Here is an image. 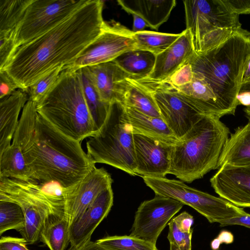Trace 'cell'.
Segmentation results:
<instances>
[{
  "label": "cell",
  "instance_id": "17",
  "mask_svg": "<svg viewBox=\"0 0 250 250\" xmlns=\"http://www.w3.org/2000/svg\"><path fill=\"white\" fill-rule=\"evenodd\" d=\"M218 169L210 179L215 192L238 207L250 208V163L225 165Z\"/></svg>",
  "mask_w": 250,
  "mask_h": 250
},
{
  "label": "cell",
  "instance_id": "3",
  "mask_svg": "<svg viewBox=\"0 0 250 250\" xmlns=\"http://www.w3.org/2000/svg\"><path fill=\"white\" fill-rule=\"evenodd\" d=\"M250 56V32L242 28L208 51L193 52L188 60L194 74L214 94L224 115H234L243 71Z\"/></svg>",
  "mask_w": 250,
  "mask_h": 250
},
{
  "label": "cell",
  "instance_id": "16",
  "mask_svg": "<svg viewBox=\"0 0 250 250\" xmlns=\"http://www.w3.org/2000/svg\"><path fill=\"white\" fill-rule=\"evenodd\" d=\"M136 175L165 178L169 174L172 145L139 134H133Z\"/></svg>",
  "mask_w": 250,
  "mask_h": 250
},
{
  "label": "cell",
  "instance_id": "20",
  "mask_svg": "<svg viewBox=\"0 0 250 250\" xmlns=\"http://www.w3.org/2000/svg\"><path fill=\"white\" fill-rule=\"evenodd\" d=\"M113 203L112 187L103 190L69 228L70 247H75L91 240L95 229L107 216Z\"/></svg>",
  "mask_w": 250,
  "mask_h": 250
},
{
  "label": "cell",
  "instance_id": "28",
  "mask_svg": "<svg viewBox=\"0 0 250 250\" xmlns=\"http://www.w3.org/2000/svg\"><path fill=\"white\" fill-rule=\"evenodd\" d=\"M78 70L81 78L84 99L97 132L105 122L111 104L106 103L102 100L84 68Z\"/></svg>",
  "mask_w": 250,
  "mask_h": 250
},
{
  "label": "cell",
  "instance_id": "45",
  "mask_svg": "<svg viewBox=\"0 0 250 250\" xmlns=\"http://www.w3.org/2000/svg\"><path fill=\"white\" fill-rule=\"evenodd\" d=\"M237 100L239 104L250 107V92L240 91L237 96Z\"/></svg>",
  "mask_w": 250,
  "mask_h": 250
},
{
  "label": "cell",
  "instance_id": "44",
  "mask_svg": "<svg viewBox=\"0 0 250 250\" xmlns=\"http://www.w3.org/2000/svg\"><path fill=\"white\" fill-rule=\"evenodd\" d=\"M217 237L219 240L221 244H230L234 241V236L229 231L222 230L218 234Z\"/></svg>",
  "mask_w": 250,
  "mask_h": 250
},
{
  "label": "cell",
  "instance_id": "30",
  "mask_svg": "<svg viewBox=\"0 0 250 250\" xmlns=\"http://www.w3.org/2000/svg\"><path fill=\"white\" fill-rule=\"evenodd\" d=\"M32 0H0V32L16 30Z\"/></svg>",
  "mask_w": 250,
  "mask_h": 250
},
{
  "label": "cell",
  "instance_id": "14",
  "mask_svg": "<svg viewBox=\"0 0 250 250\" xmlns=\"http://www.w3.org/2000/svg\"><path fill=\"white\" fill-rule=\"evenodd\" d=\"M183 206L176 200L158 195L144 201L135 213L129 236L156 245L167 224Z\"/></svg>",
  "mask_w": 250,
  "mask_h": 250
},
{
  "label": "cell",
  "instance_id": "13",
  "mask_svg": "<svg viewBox=\"0 0 250 250\" xmlns=\"http://www.w3.org/2000/svg\"><path fill=\"white\" fill-rule=\"evenodd\" d=\"M36 106L37 103L28 100L22 109L12 143L0 154V177L32 181L23 154L35 131Z\"/></svg>",
  "mask_w": 250,
  "mask_h": 250
},
{
  "label": "cell",
  "instance_id": "19",
  "mask_svg": "<svg viewBox=\"0 0 250 250\" xmlns=\"http://www.w3.org/2000/svg\"><path fill=\"white\" fill-rule=\"evenodd\" d=\"M194 52L190 31L186 29L169 47L156 56L152 72L146 78L139 81L152 83L166 81L187 62Z\"/></svg>",
  "mask_w": 250,
  "mask_h": 250
},
{
  "label": "cell",
  "instance_id": "35",
  "mask_svg": "<svg viewBox=\"0 0 250 250\" xmlns=\"http://www.w3.org/2000/svg\"><path fill=\"white\" fill-rule=\"evenodd\" d=\"M15 36V30L0 32V70L4 68L16 51Z\"/></svg>",
  "mask_w": 250,
  "mask_h": 250
},
{
  "label": "cell",
  "instance_id": "47",
  "mask_svg": "<svg viewBox=\"0 0 250 250\" xmlns=\"http://www.w3.org/2000/svg\"><path fill=\"white\" fill-rule=\"evenodd\" d=\"M221 245V242L217 237L212 240L210 243V247L212 250H219Z\"/></svg>",
  "mask_w": 250,
  "mask_h": 250
},
{
  "label": "cell",
  "instance_id": "41",
  "mask_svg": "<svg viewBox=\"0 0 250 250\" xmlns=\"http://www.w3.org/2000/svg\"><path fill=\"white\" fill-rule=\"evenodd\" d=\"M220 227L231 225H240L250 229V214H245L232 217L219 223Z\"/></svg>",
  "mask_w": 250,
  "mask_h": 250
},
{
  "label": "cell",
  "instance_id": "5",
  "mask_svg": "<svg viewBox=\"0 0 250 250\" xmlns=\"http://www.w3.org/2000/svg\"><path fill=\"white\" fill-rule=\"evenodd\" d=\"M38 114L59 131L81 142L97 132L86 103L79 70L65 67L37 103Z\"/></svg>",
  "mask_w": 250,
  "mask_h": 250
},
{
  "label": "cell",
  "instance_id": "15",
  "mask_svg": "<svg viewBox=\"0 0 250 250\" xmlns=\"http://www.w3.org/2000/svg\"><path fill=\"white\" fill-rule=\"evenodd\" d=\"M113 180L104 168L95 167L78 184L65 189L64 215L69 228Z\"/></svg>",
  "mask_w": 250,
  "mask_h": 250
},
{
  "label": "cell",
  "instance_id": "23",
  "mask_svg": "<svg viewBox=\"0 0 250 250\" xmlns=\"http://www.w3.org/2000/svg\"><path fill=\"white\" fill-rule=\"evenodd\" d=\"M133 134H139L173 146L180 141L161 117L145 115L124 106Z\"/></svg>",
  "mask_w": 250,
  "mask_h": 250
},
{
  "label": "cell",
  "instance_id": "36",
  "mask_svg": "<svg viewBox=\"0 0 250 250\" xmlns=\"http://www.w3.org/2000/svg\"><path fill=\"white\" fill-rule=\"evenodd\" d=\"M193 76L191 64L187 61L167 80L161 83H166L173 88L179 87L190 83Z\"/></svg>",
  "mask_w": 250,
  "mask_h": 250
},
{
  "label": "cell",
  "instance_id": "11",
  "mask_svg": "<svg viewBox=\"0 0 250 250\" xmlns=\"http://www.w3.org/2000/svg\"><path fill=\"white\" fill-rule=\"evenodd\" d=\"M137 81L151 93L161 118L179 140L206 115L185 95L166 83Z\"/></svg>",
  "mask_w": 250,
  "mask_h": 250
},
{
  "label": "cell",
  "instance_id": "46",
  "mask_svg": "<svg viewBox=\"0 0 250 250\" xmlns=\"http://www.w3.org/2000/svg\"><path fill=\"white\" fill-rule=\"evenodd\" d=\"M247 85H250V56L245 67L242 79V86Z\"/></svg>",
  "mask_w": 250,
  "mask_h": 250
},
{
  "label": "cell",
  "instance_id": "26",
  "mask_svg": "<svg viewBox=\"0 0 250 250\" xmlns=\"http://www.w3.org/2000/svg\"><path fill=\"white\" fill-rule=\"evenodd\" d=\"M122 104L149 116L161 117L157 104L151 93L140 83L130 78L127 79Z\"/></svg>",
  "mask_w": 250,
  "mask_h": 250
},
{
  "label": "cell",
  "instance_id": "9",
  "mask_svg": "<svg viewBox=\"0 0 250 250\" xmlns=\"http://www.w3.org/2000/svg\"><path fill=\"white\" fill-rule=\"evenodd\" d=\"M142 178L155 195L174 199L192 208L210 223H219L247 213L243 208L220 197H215L191 188L182 181L166 178L146 176Z\"/></svg>",
  "mask_w": 250,
  "mask_h": 250
},
{
  "label": "cell",
  "instance_id": "31",
  "mask_svg": "<svg viewBox=\"0 0 250 250\" xmlns=\"http://www.w3.org/2000/svg\"><path fill=\"white\" fill-rule=\"evenodd\" d=\"M25 217L21 207L17 203L0 201V235L7 230L21 232L24 229Z\"/></svg>",
  "mask_w": 250,
  "mask_h": 250
},
{
  "label": "cell",
  "instance_id": "8",
  "mask_svg": "<svg viewBox=\"0 0 250 250\" xmlns=\"http://www.w3.org/2000/svg\"><path fill=\"white\" fill-rule=\"evenodd\" d=\"M0 201L12 202L21 207L25 224L20 233L28 244L40 239L45 219L56 214L51 198L36 181L0 177Z\"/></svg>",
  "mask_w": 250,
  "mask_h": 250
},
{
  "label": "cell",
  "instance_id": "4",
  "mask_svg": "<svg viewBox=\"0 0 250 250\" xmlns=\"http://www.w3.org/2000/svg\"><path fill=\"white\" fill-rule=\"evenodd\" d=\"M229 133L219 118L205 115L172 146L169 174L190 183L217 169Z\"/></svg>",
  "mask_w": 250,
  "mask_h": 250
},
{
  "label": "cell",
  "instance_id": "33",
  "mask_svg": "<svg viewBox=\"0 0 250 250\" xmlns=\"http://www.w3.org/2000/svg\"><path fill=\"white\" fill-rule=\"evenodd\" d=\"M64 68L62 66L55 68L31 85L26 91L28 100L38 103L54 86Z\"/></svg>",
  "mask_w": 250,
  "mask_h": 250
},
{
  "label": "cell",
  "instance_id": "6",
  "mask_svg": "<svg viewBox=\"0 0 250 250\" xmlns=\"http://www.w3.org/2000/svg\"><path fill=\"white\" fill-rule=\"evenodd\" d=\"M86 148L95 164H105L136 175L133 133L123 104H111L105 122L87 141Z\"/></svg>",
  "mask_w": 250,
  "mask_h": 250
},
{
  "label": "cell",
  "instance_id": "48",
  "mask_svg": "<svg viewBox=\"0 0 250 250\" xmlns=\"http://www.w3.org/2000/svg\"><path fill=\"white\" fill-rule=\"evenodd\" d=\"M244 111L245 113V115L249 121L250 122V108L245 107L244 108Z\"/></svg>",
  "mask_w": 250,
  "mask_h": 250
},
{
  "label": "cell",
  "instance_id": "34",
  "mask_svg": "<svg viewBox=\"0 0 250 250\" xmlns=\"http://www.w3.org/2000/svg\"><path fill=\"white\" fill-rule=\"evenodd\" d=\"M167 239L169 250H191V238L193 230L185 232L178 228L173 218L168 223Z\"/></svg>",
  "mask_w": 250,
  "mask_h": 250
},
{
  "label": "cell",
  "instance_id": "49",
  "mask_svg": "<svg viewBox=\"0 0 250 250\" xmlns=\"http://www.w3.org/2000/svg\"><path fill=\"white\" fill-rule=\"evenodd\" d=\"M240 91H249L250 92V85H243L242 86ZM250 108V107H248Z\"/></svg>",
  "mask_w": 250,
  "mask_h": 250
},
{
  "label": "cell",
  "instance_id": "21",
  "mask_svg": "<svg viewBox=\"0 0 250 250\" xmlns=\"http://www.w3.org/2000/svg\"><path fill=\"white\" fill-rule=\"evenodd\" d=\"M117 2L127 13L138 15L148 27L156 30L167 21L176 4L175 0H118Z\"/></svg>",
  "mask_w": 250,
  "mask_h": 250
},
{
  "label": "cell",
  "instance_id": "1",
  "mask_svg": "<svg viewBox=\"0 0 250 250\" xmlns=\"http://www.w3.org/2000/svg\"><path fill=\"white\" fill-rule=\"evenodd\" d=\"M104 4L87 0L60 24L19 47L2 70L26 91L52 70L70 64L102 32Z\"/></svg>",
  "mask_w": 250,
  "mask_h": 250
},
{
  "label": "cell",
  "instance_id": "29",
  "mask_svg": "<svg viewBox=\"0 0 250 250\" xmlns=\"http://www.w3.org/2000/svg\"><path fill=\"white\" fill-rule=\"evenodd\" d=\"M180 34H169L143 30L134 33L136 49L150 52L156 56L169 47L180 36Z\"/></svg>",
  "mask_w": 250,
  "mask_h": 250
},
{
  "label": "cell",
  "instance_id": "42",
  "mask_svg": "<svg viewBox=\"0 0 250 250\" xmlns=\"http://www.w3.org/2000/svg\"><path fill=\"white\" fill-rule=\"evenodd\" d=\"M68 250H108L98 244L96 241L89 240L78 246L70 247Z\"/></svg>",
  "mask_w": 250,
  "mask_h": 250
},
{
  "label": "cell",
  "instance_id": "25",
  "mask_svg": "<svg viewBox=\"0 0 250 250\" xmlns=\"http://www.w3.org/2000/svg\"><path fill=\"white\" fill-rule=\"evenodd\" d=\"M112 61L130 79L139 81L146 78L152 72L156 55L147 51L133 49L123 53Z\"/></svg>",
  "mask_w": 250,
  "mask_h": 250
},
{
  "label": "cell",
  "instance_id": "37",
  "mask_svg": "<svg viewBox=\"0 0 250 250\" xmlns=\"http://www.w3.org/2000/svg\"><path fill=\"white\" fill-rule=\"evenodd\" d=\"M20 89L14 80L4 70H0V100L12 94Z\"/></svg>",
  "mask_w": 250,
  "mask_h": 250
},
{
  "label": "cell",
  "instance_id": "2",
  "mask_svg": "<svg viewBox=\"0 0 250 250\" xmlns=\"http://www.w3.org/2000/svg\"><path fill=\"white\" fill-rule=\"evenodd\" d=\"M32 181L73 187L95 167L80 142L63 134L38 114L35 131L24 152Z\"/></svg>",
  "mask_w": 250,
  "mask_h": 250
},
{
  "label": "cell",
  "instance_id": "22",
  "mask_svg": "<svg viewBox=\"0 0 250 250\" xmlns=\"http://www.w3.org/2000/svg\"><path fill=\"white\" fill-rule=\"evenodd\" d=\"M28 101L26 91L21 89L0 100V154L11 145L20 111Z\"/></svg>",
  "mask_w": 250,
  "mask_h": 250
},
{
  "label": "cell",
  "instance_id": "12",
  "mask_svg": "<svg viewBox=\"0 0 250 250\" xmlns=\"http://www.w3.org/2000/svg\"><path fill=\"white\" fill-rule=\"evenodd\" d=\"M134 33L120 23L105 21L99 36L65 67L78 69L113 61L123 53L136 49Z\"/></svg>",
  "mask_w": 250,
  "mask_h": 250
},
{
  "label": "cell",
  "instance_id": "10",
  "mask_svg": "<svg viewBox=\"0 0 250 250\" xmlns=\"http://www.w3.org/2000/svg\"><path fill=\"white\" fill-rule=\"evenodd\" d=\"M87 1L32 0L15 30L16 49L60 24Z\"/></svg>",
  "mask_w": 250,
  "mask_h": 250
},
{
  "label": "cell",
  "instance_id": "27",
  "mask_svg": "<svg viewBox=\"0 0 250 250\" xmlns=\"http://www.w3.org/2000/svg\"><path fill=\"white\" fill-rule=\"evenodd\" d=\"M40 240L50 250H65L69 242V228L64 215L50 214L40 232Z\"/></svg>",
  "mask_w": 250,
  "mask_h": 250
},
{
  "label": "cell",
  "instance_id": "7",
  "mask_svg": "<svg viewBox=\"0 0 250 250\" xmlns=\"http://www.w3.org/2000/svg\"><path fill=\"white\" fill-rule=\"evenodd\" d=\"M186 29L190 31L194 51L211 49L241 29L239 15L222 0H184Z\"/></svg>",
  "mask_w": 250,
  "mask_h": 250
},
{
  "label": "cell",
  "instance_id": "32",
  "mask_svg": "<svg viewBox=\"0 0 250 250\" xmlns=\"http://www.w3.org/2000/svg\"><path fill=\"white\" fill-rule=\"evenodd\" d=\"M96 242L108 250H158L156 245L129 235L107 236Z\"/></svg>",
  "mask_w": 250,
  "mask_h": 250
},
{
  "label": "cell",
  "instance_id": "43",
  "mask_svg": "<svg viewBox=\"0 0 250 250\" xmlns=\"http://www.w3.org/2000/svg\"><path fill=\"white\" fill-rule=\"evenodd\" d=\"M131 15L133 19L132 31L134 33L143 31L146 27H148L145 21L140 16L133 13Z\"/></svg>",
  "mask_w": 250,
  "mask_h": 250
},
{
  "label": "cell",
  "instance_id": "18",
  "mask_svg": "<svg viewBox=\"0 0 250 250\" xmlns=\"http://www.w3.org/2000/svg\"><path fill=\"white\" fill-rule=\"evenodd\" d=\"M102 100L110 104L123 103L129 76L113 61L83 67Z\"/></svg>",
  "mask_w": 250,
  "mask_h": 250
},
{
  "label": "cell",
  "instance_id": "40",
  "mask_svg": "<svg viewBox=\"0 0 250 250\" xmlns=\"http://www.w3.org/2000/svg\"><path fill=\"white\" fill-rule=\"evenodd\" d=\"M173 219L179 229L183 232H189L193 230L191 227L194 223L193 216L187 211H184Z\"/></svg>",
  "mask_w": 250,
  "mask_h": 250
},
{
  "label": "cell",
  "instance_id": "24",
  "mask_svg": "<svg viewBox=\"0 0 250 250\" xmlns=\"http://www.w3.org/2000/svg\"><path fill=\"white\" fill-rule=\"evenodd\" d=\"M250 163V122L237 128L227 140L219 158L218 168L225 165Z\"/></svg>",
  "mask_w": 250,
  "mask_h": 250
},
{
  "label": "cell",
  "instance_id": "38",
  "mask_svg": "<svg viewBox=\"0 0 250 250\" xmlns=\"http://www.w3.org/2000/svg\"><path fill=\"white\" fill-rule=\"evenodd\" d=\"M26 244L27 241L22 237L3 236L0 240V250H29Z\"/></svg>",
  "mask_w": 250,
  "mask_h": 250
},
{
  "label": "cell",
  "instance_id": "39",
  "mask_svg": "<svg viewBox=\"0 0 250 250\" xmlns=\"http://www.w3.org/2000/svg\"><path fill=\"white\" fill-rule=\"evenodd\" d=\"M223 3L234 14H250V0H222Z\"/></svg>",
  "mask_w": 250,
  "mask_h": 250
}]
</instances>
